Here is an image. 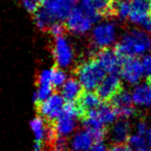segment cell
I'll use <instances>...</instances> for the list:
<instances>
[{
  "label": "cell",
  "instance_id": "30bf717a",
  "mask_svg": "<svg viewBox=\"0 0 151 151\" xmlns=\"http://www.w3.org/2000/svg\"><path fill=\"white\" fill-rule=\"evenodd\" d=\"M53 55L56 66L59 68H66L72 62L73 50L63 37L55 38V43L53 46Z\"/></svg>",
  "mask_w": 151,
  "mask_h": 151
},
{
  "label": "cell",
  "instance_id": "8992f818",
  "mask_svg": "<svg viewBox=\"0 0 151 151\" xmlns=\"http://www.w3.org/2000/svg\"><path fill=\"white\" fill-rule=\"evenodd\" d=\"M123 91L120 78L117 74H110L103 78L96 89L99 99L105 103H109L113 99Z\"/></svg>",
  "mask_w": 151,
  "mask_h": 151
},
{
  "label": "cell",
  "instance_id": "e575fe53",
  "mask_svg": "<svg viewBox=\"0 0 151 151\" xmlns=\"http://www.w3.org/2000/svg\"><path fill=\"white\" fill-rule=\"evenodd\" d=\"M147 83L151 85V77L150 78H147Z\"/></svg>",
  "mask_w": 151,
  "mask_h": 151
},
{
  "label": "cell",
  "instance_id": "ffe728a7",
  "mask_svg": "<svg viewBox=\"0 0 151 151\" xmlns=\"http://www.w3.org/2000/svg\"><path fill=\"white\" fill-rule=\"evenodd\" d=\"M131 2L128 0H112L113 17L125 19L130 17Z\"/></svg>",
  "mask_w": 151,
  "mask_h": 151
},
{
  "label": "cell",
  "instance_id": "8fae6325",
  "mask_svg": "<svg viewBox=\"0 0 151 151\" xmlns=\"http://www.w3.org/2000/svg\"><path fill=\"white\" fill-rule=\"evenodd\" d=\"M132 100L133 98L130 96V94L127 91L123 90L122 92L117 95L109 103L116 110L118 118L127 119L133 116L136 112Z\"/></svg>",
  "mask_w": 151,
  "mask_h": 151
},
{
  "label": "cell",
  "instance_id": "7c38bea8",
  "mask_svg": "<svg viewBox=\"0 0 151 151\" xmlns=\"http://www.w3.org/2000/svg\"><path fill=\"white\" fill-rule=\"evenodd\" d=\"M120 73L125 81L132 83H137L140 81L142 75H144V68L141 61L136 58H122Z\"/></svg>",
  "mask_w": 151,
  "mask_h": 151
},
{
  "label": "cell",
  "instance_id": "484cf974",
  "mask_svg": "<svg viewBox=\"0 0 151 151\" xmlns=\"http://www.w3.org/2000/svg\"><path fill=\"white\" fill-rule=\"evenodd\" d=\"M66 30V26L65 24L63 25L61 22H55L50 26L48 32L55 38H57L60 37H63V34H65Z\"/></svg>",
  "mask_w": 151,
  "mask_h": 151
},
{
  "label": "cell",
  "instance_id": "4316f807",
  "mask_svg": "<svg viewBox=\"0 0 151 151\" xmlns=\"http://www.w3.org/2000/svg\"><path fill=\"white\" fill-rule=\"evenodd\" d=\"M128 144L132 146V147L139 149V148H142V147H144L145 145H146V140L144 136L142 135H134V136H130L129 140H128Z\"/></svg>",
  "mask_w": 151,
  "mask_h": 151
},
{
  "label": "cell",
  "instance_id": "ac0fdd59",
  "mask_svg": "<svg viewBox=\"0 0 151 151\" xmlns=\"http://www.w3.org/2000/svg\"><path fill=\"white\" fill-rule=\"evenodd\" d=\"M90 116H93L96 119H98L102 124H107L113 122L116 118L117 117L116 110L110 103H102L96 110H94Z\"/></svg>",
  "mask_w": 151,
  "mask_h": 151
},
{
  "label": "cell",
  "instance_id": "cb8c5ba5",
  "mask_svg": "<svg viewBox=\"0 0 151 151\" xmlns=\"http://www.w3.org/2000/svg\"><path fill=\"white\" fill-rule=\"evenodd\" d=\"M66 81V75L63 71L59 67L52 68V85L54 88L62 87Z\"/></svg>",
  "mask_w": 151,
  "mask_h": 151
},
{
  "label": "cell",
  "instance_id": "5b68a950",
  "mask_svg": "<svg viewBox=\"0 0 151 151\" xmlns=\"http://www.w3.org/2000/svg\"><path fill=\"white\" fill-rule=\"evenodd\" d=\"M77 117V111L74 102H66L61 116L52 122L57 135L66 137L67 135L72 133L76 127Z\"/></svg>",
  "mask_w": 151,
  "mask_h": 151
},
{
  "label": "cell",
  "instance_id": "4fadbf2b",
  "mask_svg": "<svg viewBox=\"0 0 151 151\" xmlns=\"http://www.w3.org/2000/svg\"><path fill=\"white\" fill-rule=\"evenodd\" d=\"M116 28L111 23L99 24L93 31V40L94 44L101 49L107 48L115 41Z\"/></svg>",
  "mask_w": 151,
  "mask_h": 151
},
{
  "label": "cell",
  "instance_id": "7402d4cb",
  "mask_svg": "<svg viewBox=\"0 0 151 151\" xmlns=\"http://www.w3.org/2000/svg\"><path fill=\"white\" fill-rule=\"evenodd\" d=\"M53 85L52 84H38L37 90L33 96V101L36 104H39L42 101L47 100L53 93Z\"/></svg>",
  "mask_w": 151,
  "mask_h": 151
},
{
  "label": "cell",
  "instance_id": "83f0119b",
  "mask_svg": "<svg viewBox=\"0 0 151 151\" xmlns=\"http://www.w3.org/2000/svg\"><path fill=\"white\" fill-rule=\"evenodd\" d=\"M142 68H144V74L147 78L151 77V55H145L142 59Z\"/></svg>",
  "mask_w": 151,
  "mask_h": 151
},
{
  "label": "cell",
  "instance_id": "9a60e30c",
  "mask_svg": "<svg viewBox=\"0 0 151 151\" xmlns=\"http://www.w3.org/2000/svg\"><path fill=\"white\" fill-rule=\"evenodd\" d=\"M95 144L94 139L88 130H80L71 140V147L73 151H87Z\"/></svg>",
  "mask_w": 151,
  "mask_h": 151
},
{
  "label": "cell",
  "instance_id": "f1b7e54d",
  "mask_svg": "<svg viewBox=\"0 0 151 151\" xmlns=\"http://www.w3.org/2000/svg\"><path fill=\"white\" fill-rule=\"evenodd\" d=\"M108 151H133L126 144H114Z\"/></svg>",
  "mask_w": 151,
  "mask_h": 151
},
{
  "label": "cell",
  "instance_id": "e0dca14e",
  "mask_svg": "<svg viewBox=\"0 0 151 151\" xmlns=\"http://www.w3.org/2000/svg\"><path fill=\"white\" fill-rule=\"evenodd\" d=\"M83 92V86L79 81L75 78H69L62 86L61 94L66 102H74Z\"/></svg>",
  "mask_w": 151,
  "mask_h": 151
},
{
  "label": "cell",
  "instance_id": "d4e9b609",
  "mask_svg": "<svg viewBox=\"0 0 151 151\" xmlns=\"http://www.w3.org/2000/svg\"><path fill=\"white\" fill-rule=\"evenodd\" d=\"M21 3L24 9L31 14H35L42 7L39 0H21Z\"/></svg>",
  "mask_w": 151,
  "mask_h": 151
},
{
  "label": "cell",
  "instance_id": "9c48e42d",
  "mask_svg": "<svg viewBox=\"0 0 151 151\" xmlns=\"http://www.w3.org/2000/svg\"><path fill=\"white\" fill-rule=\"evenodd\" d=\"M93 58L106 72H109L110 74L120 72L122 58L117 53L116 49H110L108 47L100 49Z\"/></svg>",
  "mask_w": 151,
  "mask_h": 151
},
{
  "label": "cell",
  "instance_id": "f546056e",
  "mask_svg": "<svg viewBox=\"0 0 151 151\" xmlns=\"http://www.w3.org/2000/svg\"><path fill=\"white\" fill-rule=\"evenodd\" d=\"M146 130H147V126L144 122H139L137 125V133L139 135H142V136H144Z\"/></svg>",
  "mask_w": 151,
  "mask_h": 151
},
{
  "label": "cell",
  "instance_id": "ba28073f",
  "mask_svg": "<svg viewBox=\"0 0 151 151\" xmlns=\"http://www.w3.org/2000/svg\"><path fill=\"white\" fill-rule=\"evenodd\" d=\"M74 105L77 111L78 118L84 120L101 105V100L96 93L83 90L80 96L74 101Z\"/></svg>",
  "mask_w": 151,
  "mask_h": 151
},
{
  "label": "cell",
  "instance_id": "d6a6232c",
  "mask_svg": "<svg viewBox=\"0 0 151 151\" xmlns=\"http://www.w3.org/2000/svg\"><path fill=\"white\" fill-rule=\"evenodd\" d=\"M136 151H151V148H147L146 146H144V147H142V148L137 149Z\"/></svg>",
  "mask_w": 151,
  "mask_h": 151
},
{
  "label": "cell",
  "instance_id": "d590c367",
  "mask_svg": "<svg viewBox=\"0 0 151 151\" xmlns=\"http://www.w3.org/2000/svg\"><path fill=\"white\" fill-rule=\"evenodd\" d=\"M149 17L151 19V4H150V10H149Z\"/></svg>",
  "mask_w": 151,
  "mask_h": 151
},
{
  "label": "cell",
  "instance_id": "6da1fadb",
  "mask_svg": "<svg viewBox=\"0 0 151 151\" xmlns=\"http://www.w3.org/2000/svg\"><path fill=\"white\" fill-rule=\"evenodd\" d=\"M115 49L121 58L142 55L151 51V37L145 32L132 30L121 38Z\"/></svg>",
  "mask_w": 151,
  "mask_h": 151
},
{
  "label": "cell",
  "instance_id": "52a82bcc",
  "mask_svg": "<svg viewBox=\"0 0 151 151\" xmlns=\"http://www.w3.org/2000/svg\"><path fill=\"white\" fill-rule=\"evenodd\" d=\"M77 0H47L42 7L55 22L66 20Z\"/></svg>",
  "mask_w": 151,
  "mask_h": 151
},
{
  "label": "cell",
  "instance_id": "1f68e13d",
  "mask_svg": "<svg viewBox=\"0 0 151 151\" xmlns=\"http://www.w3.org/2000/svg\"><path fill=\"white\" fill-rule=\"evenodd\" d=\"M144 136H145L146 144L148 145L149 148H151V127L147 128V130H146V132H145V134H144Z\"/></svg>",
  "mask_w": 151,
  "mask_h": 151
},
{
  "label": "cell",
  "instance_id": "836d02e7",
  "mask_svg": "<svg viewBox=\"0 0 151 151\" xmlns=\"http://www.w3.org/2000/svg\"><path fill=\"white\" fill-rule=\"evenodd\" d=\"M46 1H47V0H39V3H41V4H42H42H43V3H45Z\"/></svg>",
  "mask_w": 151,
  "mask_h": 151
},
{
  "label": "cell",
  "instance_id": "44dd1931",
  "mask_svg": "<svg viewBox=\"0 0 151 151\" xmlns=\"http://www.w3.org/2000/svg\"><path fill=\"white\" fill-rule=\"evenodd\" d=\"M35 17V22L36 25L38 26V28L41 31H48L50 26L55 23V21L52 19V17L48 14V13L43 9L42 7H41L37 13L34 14Z\"/></svg>",
  "mask_w": 151,
  "mask_h": 151
},
{
  "label": "cell",
  "instance_id": "4dcf8cb0",
  "mask_svg": "<svg viewBox=\"0 0 151 151\" xmlns=\"http://www.w3.org/2000/svg\"><path fill=\"white\" fill-rule=\"evenodd\" d=\"M90 151H106V147L102 142H95L93 145V147L90 148Z\"/></svg>",
  "mask_w": 151,
  "mask_h": 151
},
{
  "label": "cell",
  "instance_id": "5bb4252c",
  "mask_svg": "<svg viewBox=\"0 0 151 151\" xmlns=\"http://www.w3.org/2000/svg\"><path fill=\"white\" fill-rule=\"evenodd\" d=\"M151 0H133L131 2L130 19L135 23L142 25L149 17Z\"/></svg>",
  "mask_w": 151,
  "mask_h": 151
},
{
  "label": "cell",
  "instance_id": "3957f363",
  "mask_svg": "<svg viewBox=\"0 0 151 151\" xmlns=\"http://www.w3.org/2000/svg\"><path fill=\"white\" fill-rule=\"evenodd\" d=\"M96 20L81 6L74 7L66 19V29L74 34H85Z\"/></svg>",
  "mask_w": 151,
  "mask_h": 151
},
{
  "label": "cell",
  "instance_id": "603a6c76",
  "mask_svg": "<svg viewBox=\"0 0 151 151\" xmlns=\"http://www.w3.org/2000/svg\"><path fill=\"white\" fill-rule=\"evenodd\" d=\"M50 151H69V142L66 137L56 135L49 142Z\"/></svg>",
  "mask_w": 151,
  "mask_h": 151
},
{
  "label": "cell",
  "instance_id": "d6986e66",
  "mask_svg": "<svg viewBox=\"0 0 151 151\" xmlns=\"http://www.w3.org/2000/svg\"><path fill=\"white\" fill-rule=\"evenodd\" d=\"M133 101L139 105L148 106L151 104V85L144 84L138 86L133 91Z\"/></svg>",
  "mask_w": 151,
  "mask_h": 151
},
{
  "label": "cell",
  "instance_id": "277c9868",
  "mask_svg": "<svg viewBox=\"0 0 151 151\" xmlns=\"http://www.w3.org/2000/svg\"><path fill=\"white\" fill-rule=\"evenodd\" d=\"M65 101L62 95L57 93L52 94L47 100L37 104L39 115L46 122L52 124L63 113L66 105Z\"/></svg>",
  "mask_w": 151,
  "mask_h": 151
},
{
  "label": "cell",
  "instance_id": "7a4b0ae2",
  "mask_svg": "<svg viewBox=\"0 0 151 151\" xmlns=\"http://www.w3.org/2000/svg\"><path fill=\"white\" fill-rule=\"evenodd\" d=\"M105 72L106 71L94 58L78 64L74 70V74L78 78V81L82 84L83 88L88 90L97 88L105 78Z\"/></svg>",
  "mask_w": 151,
  "mask_h": 151
},
{
  "label": "cell",
  "instance_id": "2e32d148",
  "mask_svg": "<svg viewBox=\"0 0 151 151\" xmlns=\"http://www.w3.org/2000/svg\"><path fill=\"white\" fill-rule=\"evenodd\" d=\"M130 126L125 119L117 122L111 128V138L115 144H126L130 138Z\"/></svg>",
  "mask_w": 151,
  "mask_h": 151
}]
</instances>
